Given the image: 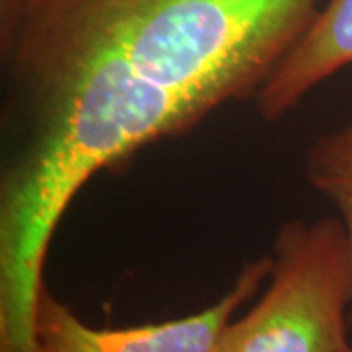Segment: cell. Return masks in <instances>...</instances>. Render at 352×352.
<instances>
[{
  "mask_svg": "<svg viewBox=\"0 0 352 352\" xmlns=\"http://www.w3.org/2000/svg\"><path fill=\"white\" fill-rule=\"evenodd\" d=\"M325 0H0V321L38 314L78 190L254 100Z\"/></svg>",
  "mask_w": 352,
  "mask_h": 352,
  "instance_id": "6da1fadb",
  "label": "cell"
},
{
  "mask_svg": "<svg viewBox=\"0 0 352 352\" xmlns=\"http://www.w3.org/2000/svg\"><path fill=\"white\" fill-rule=\"evenodd\" d=\"M258 302L231 319L214 352H346L352 272L339 217L278 229Z\"/></svg>",
  "mask_w": 352,
  "mask_h": 352,
  "instance_id": "7a4b0ae2",
  "label": "cell"
},
{
  "mask_svg": "<svg viewBox=\"0 0 352 352\" xmlns=\"http://www.w3.org/2000/svg\"><path fill=\"white\" fill-rule=\"evenodd\" d=\"M270 256L247 261L233 286L196 314L131 327H92L45 286L36 321L39 352H214L221 331L270 276Z\"/></svg>",
  "mask_w": 352,
  "mask_h": 352,
  "instance_id": "3957f363",
  "label": "cell"
},
{
  "mask_svg": "<svg viewBox=\"0 0 352 352\" xmlns=\"http://www.w3.org/2000/svg\"><path fill=\"white\" fill-rule=\"evenodd\" d=\"M351 63L352 0H325L314 24L258 90L256 113L276 124L317 85Z\"/></svg>",
  "mask_w": 352,
  "mask_h": 352,
  "instance_id": "277c9868",
  "label": "cell"
},
{
  "mask_svg": "<svg viewBox=\"0 0 352 352\" xmlns=\"http://www.w3.org/2000/svg\"><path fill=\"white\" fill-rule=\"evenodd\" d=\"M305 178L339 212L352 272V124L315 139L305 155ZM349 323L352 331V294Z\"/></svg>",
  "mask_w": 352,
  "mask_h": 352,
  "instance_id": "5b68a950",
  "label": "cell"
},
{
  "mask_svg": "<svg viewBox=\"0 0 352 352\" xmlns=\"http://www.w3.org/2000/svg\"><path fill=\"white\" fill-rule=\"evenodd\" d=\"M346 352H352V346H351V349H349V351H346Z\"/></svg>",
  "mask_w": 352,
  "mask_h": 352,
  "instance_id": "8992f818",
  "label": "cell"
}]
</instances>
